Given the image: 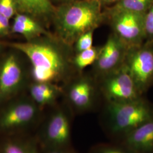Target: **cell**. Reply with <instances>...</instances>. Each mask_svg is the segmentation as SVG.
<instances>
[{"instance_id":"21","label":"cell","mask_w":153,"mask_h":153,"mask_svg":"<svg viewBox=\"0 0 153 153\" xmlns=\"http://www.w3.org/2000/svg\"><path fill=\"white\" fill-rule=\"evenodd\" d=\"M18 12L15 0H0V14L11 19Z\"/></svg>"},{"instance_id":"23","label":"cell","mask_w":153,"mask_h":153,"mask_svg":"<svg viewBox=\"0 0 153 153\" xmlns=\"http://www.w3.org/2000/svg\"><path fill=\"white\" fill-rule=\"evenodd\" d=\"M11 32L10 19L0 14V37H4Z\"/></svg>"},{"instance_id":"8","label":"cell","mask_w":153,"mask_h":153,"mask_svg":"<svg viewBox=\"0 0 153 153\" xmlns=\"http://www.w3.org/2000/svg\"><path fill=\"white\" fill-rule=\"evenodd\" d=\"M96 79L105 102H125L143 96L138 91L124 65Z\"/></svg>"},{"instance_id":"13","label":"cell","mask_w":153,"mask_h":153,"mask_svg":"<svg viewBox=\"0 0 153 153\" xmlns=\"http://www.w3.org/2000/svg\"><path fill=\"white\" fill-rule=\"evenodd\" d=\"M18 11L33 16L45 27L52 23L56 6L52 0H15Z\"/></svg>"},{"instance_id":"27","label":"cell","mask_w":153,"mask_h":153,"mask_svg":"<svg viewBox=\"0 0 153 153\" xmlns=\"http://www.w3.org/2000/svg\"><path fill=\"white\" fill-rule=\"evenodd\" d=\"M3 49V44L0 42V52L2 51Z\"/></svg>"},{"instance_id":"22","label":"cell","mask_w":153,"mask_h":153,"mask_svg":"<svg viewBox=\"0 0 153 153\" xmlns=\"http://www.w3.org/2000/svg\"><path fill=\"white\" fill-rule=\"evenodd\" d=\"M146 41L153 42V3L145 14Z\"/></svg>"},{"instance_id":"6","label":"cell","mask_w":153,"mask_h":153,"mask_svg":"<svg viewBox=\"0 0 153 153\" xmlns=\"http://www.w3.org/2000/svg\"><path fill=\"white\" fill-rule=\"evenodd\" d=\"M71 114L68 105L57 107L53 110L39 133L37 142L40 149L71 148Z\"/></svg>"},{"instance_id":"20","label":"cell","mask_w":153,"mask_h":153,"mask_svg":"<svg viewBox=\"0 0 153 153\" xmlns=\"http://www.w3.org/2000/svg\"><path fill=\"white\" fill-rule=\"evenodd\" d=\"M91 153H134L128 148L120 145H99L92 150Z\"/></svg>"},{"instance_id":"15","label":"cell","mask_w":153,"mask_h":153,"mask_svg":"<svg viewBox=\"0 0 153 153\" xmlns=\"http://www.w3.org/2000/svg\"><path fill=\"white\" fill-rule=\"evenodd\" d=\"M28 90L29 96L42 109L45 107L55 105L63 94L62 87L52 83L33 82Z\"/></svg>"},{"instance_id":"1","label":"cell","mask_w":153,"mask_h":153,"mask_svg":"<svg viewBox=\"0 0 153 153\" xmlns=\"http://www.w3.org/2000/svg\"><path fill=\"white\" fill-rule=\"evenodd\" d=\"M8 45L28 59L33 82L64 83L76 74L72 64L73 47L53 33Z\"/></svg>"},{"instance_id":"25","label":"cell","mask_w":153,"mask_h":153,"mask_svg":"<svg viewBox=\"0 0 153 153\" xmlns=\"http://www.w3.org/2000/svg\"><path fill=\"white\" fill-rule=\"evenodd\" d=\"M97 1L104 8L105 7L109 6L110 5H112L120 0H97Z\"/></svg>"},{"instance_id":"18","label":"cell","mask_w":153,"mask_h":153,"mask_svg":"<svg viewBox=\"0 0 153 153\" xmlns=\"http://www.w3.org/2000/svg\"><path fill=\"white\" fill-rule=\"evenodd\" d=\"M101 46H93L90 49L76 53L72 59V64L76 73L83 72L88 66L93 65L98 59Z\"/></svg>"},{"instance_id":"7","label":"cell","mask_w":153,"mask_h":153,"mask_svg":"<svg viewBox=\"0 0 153 153\" xmlns=\"http://www.w3.org/2000/svg\"><path fill=\"white\" fill-rule=\"evenodd\" d=\"M124 65L143 95L153 85V42L128 48Z\"/></svg>"},{"instance_id":"17","label":"cell","mask_w":153,"mask_h":153,"mask_svg":"<svg viewBox=\"0 0 153 153\" xmlns=\"http://www.w3.org/2000/svg\"><path fill=\"white\" fill-rule=\"evenodd\" d=\"M153 0H120L112 5L103 8L104 16L119 12L146 13L153 4Z\"/></svg>"},{"instance_id":"9","label":"cell","mask_w":153,"mask_h":153,"mask_svg":"<svg viewBox=\"0 0 153 153\" xmlns=\"http://www.w3.org/2000/svg\"><path fill=\"white\" fill-rule=\"evenodd\" d=\"M145 14L134 12H119L104 16L105 23L129 48L146 41Z\"/></svg>"},{"instance_id":"14","label":"cell","mask_w":153,"mask_h":153,"mask_svg":"<svg viewBox=\"0 0 153 153\" xmlns=\"http://www.w3.org/2000/svg\"><path fill=\"white\" fill-rule=\"evenodd\" d=\"M11 32L22 35L26 40L52 33L37 19L19 12H18L14 17V22L11 26Z\"/></svg>"},{"instance_id":"11","label":"cell","mask_w":153,"mask_h":153,"mask_svg":"<svg viewBox=\"0 0 153 153\" xmlns=\"http://www.w3.org/2000/svg\"><path fill=\"white\" fill-rule=\"evenodd\" d=\"M128 47L114 33H110L105 44L101 46L98 59L91 73L95 78L114 71L124 65Z\"/></svg>"},{"instance_id":"3","label":"cell","mask_w":153,"mask_h":153,"mask_svg":"<svg viewBox=\"0 0 153 153\" xmlns=\"http://www.w3.org/2000/svg\"><path fill=\"white\" fill-rule=\"evenodd\" d=\"M102 121L109 136L121 141L137 127L153 118V104L143 96L135 100L105 102Z\"/></svg>"},{"instance_id":"12","label":"cell","mask_w":153,"mask_h":153,"mask_svg":"<svg viewBox=\"0 0 153 153\" xmlns=\"http://www.w3.org/2000/svg\"><path fill=\"white\" fill-rule=\"evenodd\" d=\"M120 142L134 153H153V118L137 127Z\"/></svg>"},{"instance_id":"16","label":"cell","mask_w":153,"mask_h":153,"mask_svg":"<svg viewBox=\"0 0 153 153\" xmlns=\"http://www.w3.org/2000/svg\"><path fill=\"white\" fill-rule=\"evenodd\" d=\"M0 153H41L38 143L22 135L1 137Z\"/></svg>"},{"instance_id":"4","label":"cell","mask_w":153,"mask_h":153,"mask_svg":"<svg viewBox=\"0 0 153 153\" xmlns=\"http://www.w3.org/2000/svg\"><path fill=\"white\" fill-rule=\"evenodd\" d=\"M42 111L30 96L11 99L0 107V136L21 135L38 123Z\"/></svg>"},{"instance_id":"10","label":"cell","mask_w":153,"mask_h":153,"mask_svg":"<svg viewBox=\"0 0 153 153\" xmlns=\"http://www.w3.org/2000/svg\"><path fill=\"white\" fill-rule=\"evenodd\" d=\"M26 83V72L18 53H6L0 60V107L19 96Z\"/></svg>"},{"instance_id":"5","label":"cell","mask_w":153,"mask_h":153,"mask_svg":"<svg viewBox=\"0 0 153 153\" xmlns=\"http://www.w3.org/2000/svg\"><path fill=\"white\" fill-rule=\"evenodd\" d=\"M64 84L62 94L73 114H82L93 111L102 98L98 81L91 73H76Z\"/></svg>"},{"instance_id":"26","label":"cell","mask_w":153,"mask_h":153,"mask_svg":"<svg viewBox=\"0 0 153 153\" xmlns=\"http://www.w3.org/2000/svg\"><path fill=\"white\" fill-rule=\"evenodd\" d=\"M78 1V0H52L53 4H56L57 5L63 4H66V3H68V2H73V1Z\"/></svg>"},{"instance_id":"19","label":"cell","mask_w":153,"mask_h":153,"mask_svg":"<svg viewBox=\"0 0 153 153\" xmlns=\"http://www.w3.org/2000/svg\"><path fill=\"white\" fill-rule=\"evenodd\" d=\"M94 30L89 31L79 36L73 45L74 53L91 48L93 47Z\"/></svg>"},{"instance_id":"24","label":"cell","mask_w":153,"mask_h":153,"mask_svg":"<svg viewBox=\"0 0 153 153\" xmlns=\"http://www.w3.org/2000/svg\"><path fill=\"white\" fill-rule=\"evenodd\" d=\"M41 153H76L71 148L61 149H41Z\"/></svg>"},{"instance_id":"2","label":"cell","mask_w":153,"mask_h":153,"mask_svg":"<svg viewBox=\"0 0 153 153\" xmlns=\"http://www.w3.org/2000/svg\"><path fill=\"white\" fill-rule=\"evenodd\" d=\"M52 23L55 35L73 47L83 33L105 24L103 7L97 0H78L56 6Z\"/></svg>"}]
</instances>
